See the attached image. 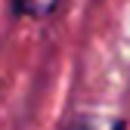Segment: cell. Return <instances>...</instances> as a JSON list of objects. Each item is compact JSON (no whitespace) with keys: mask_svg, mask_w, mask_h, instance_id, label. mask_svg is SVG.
Returning <instances> with one entry per match:
<instances>
[{"mask_svg":"<svg viewBox=\"0 0 130 130\" xmlns=\"http://www.w3.org/2000/svg\"><path fill=\"white\" fill-rule=\"evenodd\" d=\"M62 130H127L121 118H105V115H71Z\"/></svg>","mask_w":130,"mask_h":130,"instance_id":"cell-1","label":"cell"},{"mask_svg":"<svg viewBox=\"0 0 130 130\" xmlns=\"http://www.w3.org/2000/svg\"><path fill=\"white\" fill-rule=\"evenodd\" d=\"M12 6L22 15H46L56 6V0H12Z\"/></svg>","mask_w":130,"mask_h":130,"instance_id":"cell-2","label":"cell"}]
</instances>
